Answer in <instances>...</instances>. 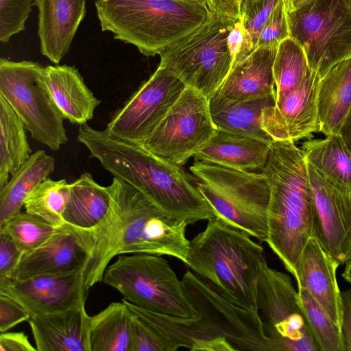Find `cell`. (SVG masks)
<instances>
[{
  "label": "cell",
  "instance_id": "10",
  "mask_svg": "<svg viewBox=\"0 0 351 351\" xmlns=\"http://www.w3.org/2000/svg\"><path fill=\"white\" fill-rule=\"evenodd\" d=\"M43 68L34 61L1 58L0 95L24 122L33 139L58 151L69 140L65 118L44 82Z\"/></svg>",
  "mask_w": 351,
  "mask_h": 351
},
{
  "label": "cell",
  "instance_id": "2",
  "mask_svg": "<svg viewBox=\"0 0 351 351\" xmlns=\"http://www.w3.org/2000/svg\"><path fill=\"white\" fill-rule=\"evenodd\" d=\"M181 280L185 295L197 313L195 318L170 317L128 301L125 303L175 350L274 351L258 311L240 307L219 295L189 269Z\"/></svg>",
  "mask_w": 351,
  "mask_h": 351
},
{
  "label": "cell",
  "instance_id": "18",
  "mask_svg": "<svg viewBox=\"0 0 351 351\" xmlns=\"http://www.w3.org/2000/svg\"><path fill=\"white\" fill-rule=\"evenodd\" d=\"M320 80L310 69L296 90L263 110L261 126L272 141L311 139L313 133L320 132L317 102Z\"/></svg>",
  "mask_w": 351,
  "mask_h": 351
},
{
  "label": "cell",
  "instance_id": "41",
  "mask_svg": "<svg viewBox=\"0 0 351 351\" xmlns=\"http://www.w3.org/2000/svg\"><path fill=\"white\" fill-rule=\"evenodd\" d=\"M22 255L10 237L0 231V280L8 278Z\"/></svg>",
  "mask_w": 351,
  "mask_h": 351
},
{
  "label": "cell",
  "instance_id": "46",
  "mask_svg": "<svg viewBox=\"0 0 351 351\" xmlns=\"http://www.w3.org/2000/svg\"><path fill=\"white\" fill-rule=\"evenodd\" d=\"M315 0H283L286 13L298 10L315 1Z\"/></svg>",
  "mask_w": 351,
  "mask_h": 351
},
{
  "label": "cell",
  "instance_id": "23",
  "mask_svg": "<svg viewBox=\"0 0 351 351\" xmlns=\"http://www.w3.org/2000/svg\"><path fill=\"white\" fill-rule=\"evenodd\" d=\"M43 78L64 118L80 125L94 116L101 101L88 88L78 69L66 64L44 66Z\"/></svg>",
  "mask_w": 351,
  "mask_h": 351
},
{
  "label": "cell",
  "instance_id": "30",
  "mask_svg": "<svg viewBox=\"0 0 351 351\" xmlns=\"http://www.w3.org/2000/svg\"><path fill=\"white\" fill-rule=\"evenodd\" d=\"M24 122L0 95V189L31 156Z\"/></svg>",
  "mask_w": 351,
  "mask_h": 351
},
{
  "label": "cell",
  "instance_id": "49",
  "mask_svg": "<svg viewBox=\"0 0 351 351\" xmlns=\"http://www.w3.org/2000/svg\"><path fill=\"white\" fill-rule=\"evenodd\" d=\"M184 1H195L201 3H208V0H184ZM208 5V4H207Z\"/></svg>",
  "mask_w": 351,
  "mask_h": 351
},
{
  "label": "cell",
  "instance_id": "31",
  "mask_svg": "<svg viewBox=\"0 0 351 351\" xmlns=\"http://www.w3.org/2000/svg\"><path fill=\"white\" fill-rule=\"evenodd\" d=\"M276 104V95L241 101L211 114L217 130L273 141L261 126L263 110Z\"/></svg>",
  "mask_w": 351,
  "mask_h": 351
},
{
  "label": "cell",
  "instance_id": "42",
  "mask_svg": "<svg viewBox=\"0 0 351 351\" xmlns=\"http://www.w3.org/2000/svg\"><path fill=\"white\" fill-rule=\"evenodd\" d=\"M23 332H4L0 335V351H36Z\"/></svg>",
  "mask_w": 351,
  "mask_h": 351
},
{
  "label": "cell",
  "instance_id": "36",
  "mask_svg": "<svg viewBox=\"0 0 351 351\" xmlns=\"http://www.w3.org/2000/svg\"><path fill=\"white\" fill-rule=\"evenodd\" d=\"M281 1L241 0L239 19L243 25L245 38L234 62L247 56L258 47L260 33L273 10Z\"/></svg>",
  "mask_w": 351,
  "mask_h": 351
},
{
  "label": "cell",
  "instance_id": "15",
  "mask_svg": "<svg viewBox=\"0 0 351 351\" xmlns=\"http://www.w3.org/2000/svg\"><path fill=\"white\" fill-rule=\"evenodd\" d=\"M93 229L69 223L57 227L36 249L23 254L8 278L23 280L33 276L82 270L95 243Z\"/></svg>",
  "mask_w": 351,
  "mask_h": 351
},
{
  "label": "cell",
  "instance_id": "22",
  "mask_svg": "<svg viewBox=\"0 0 351 351\" xmlns=\"http://www.w3.org/2000/svg\"><path fill=\"white\" fill-rule=\"evenodd\" d=\"M90 317L85 306L32 316L37 351H89Z\"/></svg>",
  "mask_w": 351,
  "mask_h": 351
},
{
  "label": "cell",
  "instance_id": "45",
  "mask_svg": "<svg viewBox=\"0 0 351 351\" xmlns=\"http://www.w3.org/2000/svg\"><path fill=\"white\" fill-rule=\"evenodd\" d=\"M245 32L239 17L236 19L228 35V44L233 58V62L239 53L244 42Z\"/></svg>",
  "mask_w": 351,
  "mask_h": 351
},
{
  "label": "cell",
  "instance_id": "4",
  "mask_svg": "<svg viewBox=\"0 0 351 351\" xmlns=\"http://www.w3.org/2000/svg\"><path fill=\"white\" fill-rule=\"evenodd\" d=\"M261 173L270 189L266 243L294 277L308 241L316 238L317 210L307 162L291 141H273Z\"/></svg>",
  "mask_w": 351,
  "mask_h": 351
},
{
  "label": "cell",
  "instance_id": "17",
  "mask_svg": "<svg viewBox=\"0 0 351 351\" xmlns=\"http://www.w3.org/2000/svg\"><path fill=\"white\" fill-rule=\"evenodd\" d=\"M307 169L317 210L316 239L343 265L351 258V193L335 187L308 163Z\"/></svg>",
  "mask_w": 351,
  "mask_h": 351
},
{
  "label": "cell",
  "instance_id": "39",
  "mask_svg": "<svg viewBox=\"0 0 351 351\" xmlns=\"http://www.w3.org/2000/svg\"><path fill=\"white\" fill-rule=\"evenodd\" d=\"M131 314L130 351H173L150 327Z\"/></svg>",
  "mask_w": 351,
  "mask_h": 351
},
{
  "label": "cell",
  "instance_id": "24",
  "mask_svg": "<svg viewBox=\"0 0 351 351\" xmlns=\"http://www.w3.org/2000/svg\"><path fill=\"white\" fill-rule=\"evenodd\" d=\"M272 142L217 130L193 157L197 161L261 172L267 163Z\"/></svg>",
  "mask_w": 351,
  "mask_h": 351
},
{
  "label": "cell",
  "instance_id": "13",
  "mask_svg": "<svg viewBox=\"0 0 351 351\" xmlns=\"http://www.w3.org/2000/svg\"><path fill=\"white\" fill-rule=\"evenodd\" d=\"M208 100L189 87L142 145L177 165H183L215 135Z\"/></svg>",
  "mask_w": 351,
  "mask_h": 351
},
{
  "label": "cell",
  "instance_id": "20",
  "mask_svg": "<svg viewBox=\"0 0 351 351\" xmlns=\"http://www.w3.org/2000/svg\"><path fill=\"white\" fill-rule=\"evenodd\" d=\"M340 265L324 248L319 241L311 238L300 256L297 276V287H303L341 327L342 300L337 270Z\"/></svg>",
  "mask_w": 351,
  "mask_h": 351
},
{
  "label": "cell",
  "instance_id": "26",
  "mask_svg": "<svg viewBox=\"0 0 351 351\" xmlns=\"http://www.w3.org/2000/svg\"><path fill=\"white\" fill-rule=\"evenodd\" d=\"M55 163L44 150H37L11 175L0 189V227L21 211L28 195L53 172Z\"/></svg>",
  "mask_w": 351,
  "mask_h": 351
},
{
  "label": "cell",
  "instance_id": "14",
  "mask_svg": "<svg viewBox=\"0 0 351 351\" xmlns=\"http://www.w3.org/2000/svg\"><path fill=\"white\" fill-rule=\"evenodd\" d=\"M186 87L178 76L158 65L151 77L114 114L105 130L114 137L142 144Z\"/></svg>",
  "mask_w": 351,
  "mask_h": 351
},
{
  "label": "cell",
  "instance_id": "38",
  "mask_svg": "<svg viewBox=\"0 0 351 351\" xmlns=\"http://www.w3.org/2000/svg\"><path fill=\"white\" fill-rule=\"evenodd\" d=\"M289 37V30L282 0L273 10L264 25L257 46L278 48Z\"/></svg>",
  "mask_w": 351,
  "mask_h": 351
},
{
  "label": "cell",
  "instance_id": "19",
  "mask_svg": "<svg viewBox=\"0 0 351 351\" xmlns=\"http://www.w3.org/2000/svg\"><path fill=\"white\" fill-rule=\"evenodd\" d=\"M278 48L258 47L236 61L219 88L208 99L210 113L247 100L276 95L273 66Z\"/></svg>",
  "mask_w": 351,
  "mask_h": 351
},
{
  "label": "cell",
  "instance_id": "35",
  "mask_svg": "<svg viewBox=\"0 0 351 351\" xmlns=\"http://www.w3.org/2000/svg\"><path fill=\"white\" fill-rule=\"evenodd\" d=\"M56 228L37 215L21 211L1 226L0 231L10 236L23 254L44 243Z\"/></svg>",
  "mask_w": 351,
  "mask_h": 351
},
{
  "label": "cell",
  "instance_id": "21",
  "mask_svg": "<svg viewBox=\"0 0 351 351\" xmlns=\"http://www.w3.org/2000/svg\"><path fill=\"white\" fill-rule=\"evenodd\" d=\"M86 0H34L38 10L41 53L58 64L68 53L86 15Z\"/></svg>",
  "mask_w": 351,
  "mask_h": 351
},
{
  "label": "cell",
  "instance_id": "7",
  "mask_svg": "<svg viewBox=\"0 0 351 351\" xmlns=\"http://www.w3.org/2000/svg\"><path fill=\"white\" fill-rule=\"evenodd\" d=\"M190 171L197 178L195 184L216 217L266 242L270 189L261 172L197 160Z\"/></svg>",
  "mask_w": 351,
  "mask_h": 351
},
{
  "label": "cell",
  "instance_id": "29",
  "mask_svg": "<svg viewBox=\"0 0 351 351\" xmlns=\"http://www.w3.org/2000/svg\"><path fill=\"white\" fill-rule=\"evenodd\" d=\"M132 314L126 304L114 302L90 317L89 351H130Z\"/></svg>",
  "mask_w": 351,
  "mask_h": 351
},
{
  "label": "cell",
  "instance_id": "33",
  "mask_svg": "<svg viewBox=\"0 0 351 351\" xmlns=\"http://www.w3.org/2000/svg\"><path fill=\"white\" fill-rule=\"evenodd\" d=\"M69 195V183L65 179L47 178L28 195L24 204L25 211L37 215L58 227L64 223L63 213Z\"/></svg>",
  "mask_w": 351,
  "mask_h": 351
},
{
  "label": "cell",
  "instance_id": "5",
  "mask_svg": "<svg viewBox=\"0 0 351 351\" xmlns=\"http://www.w3.org/2000/svg\"><path fill=\"white\" fill-rule=\"evenodd\" d=\"M252 239L218 217L210 219L189 241L184 265L219 295L258 311V282L266 258L262 245Z\"/></svg>",
  "mask_w": 351,
  "mask_h": 351
},
{
  "label": "cell",
  "instance_id": "47",
  "mask_svg": "<svg viewBox=\"0 0 351 351\" xmlns=\"http://www.w3.org/2000/svg\"><path fill=\"white\" fill-rule=\"evenodd\" d=\"M341 135L351 152V110L343 127Z\"/></svg>",
  "mask_w": 351,
  "mask_h": 351
},
{
  "label": "cell",
  "instance_id": "9",
  "mask_svg": "<svg viewBox=\"0 0 351 351\" xmlns=\"http://www.w3.org/2000/svg\"><path fill=\"white\" fill-rule=\"evenodd\" d=\"M235 20L211 12L203 24L160 52L159 65L208 100L232 66L228 35Z\"/></svg>",
  "mask_w": 351,
  "mask_h": 351
},
{
  "label": "cell",
  "instance_id": "8",
  "mask_svg": "<svg viewBox=\"0 0 351 351\" xmlns=\"http://www.w3.org/2000/svg\"><path fill=\"white\" fill-rule=\"evenodd\" d=\"M102 282L119 291L123 299L146 310L182 319L197 316L182 280L162 256L119 255L107 267Z\"/></svg>",
  "mask_w": 351,
  "mask_h": 351
},
{
  "label": "cell",
  "instance_id": "28",
  "mask_svg": "<svg viewBox=\"0 0 351 351\" xmlns=\"http://www.w3.org/2000/svg\"><path fill=\"white\" fill-rule=\"evenodd\" d=\"M110 195L107 186L99 184L88 172L69 183V195L63 213L64 223L93 229L108 212Z\"/></svg>",
  "mask_w": 351,
  "mask_h": 351
},
{
  "label": "cell",
  "instance_id": "11",
  "mask_svg": "<svg viewBox=\"0 0 351 351\" xmlns=\"http://www.w3.org/2000/svg\"><path fill=\"white\" fill-rule=\"evenodd\" d=\"M286 15L289 37L302 48L309 68L320 79L351 58L349 0H315Z\"/></svg>",
  "mask_w": 351,
  "mask_h": 351
},
{
  "label": "cell",
  "instance_id": "34",
  "mask_svg": "<svg viewBox=\"0 0 351 351\" xmlns=\"http://www.w3.org/2000/svg\"><path fill=\"white\" fill-rule=\"evenodd\" d=\"M298 291L319 351H346L340 326L330 319L306 288L299 287Z\"/></svg>",
  "mask_w": 351,
  "mask_h": 351
},
{
  "label": "cell",
  "instance_id": "43",
  "mask_svg": "<svg viewBox=\"0 0 351 351\" xmlns=\"http://www.w3.org/2000/svg\"><path fill=\"white\" fill-rule=\"evenodd\" d=\"M342 300V317L341 331L346 351H351V291H341Z\"/></svg>",
  "mask_w": 351,
  "mask_h": 351
},
{
  "label": "cell",
  "instance_id": "6",
  "mask_svg": "<svg viewBox=\"0 0 351 351\" xmlns=\"http://www.w3.org/2000/svg\"><path fill=\"white\" fill-rule=\"evenodd\" d=\"M102 31L137 47L146 56L160 54L207 21V4L184 0H95Z\"/></svg>",
  "mask_w": 351,
  "mask_h": 351
},
{
  "label": "cell",
  "instance_id": "37",
  "mask_svg": "<svg viewBox=\"0 0 351 351\" xmlns=\"http://www.w3.org/2000/svg\"><path fill=\"white\" fill-rule=\"evenodd\" d=\"M33 0H0V41L9 42L11 37L25 29Z\"/></svg>",
  "mask_w": 351,
  "mask_h": 351
},
{
  "label": "cell",
  "instance_id": "16",
  "mask_svg": "<svg viewBox=\"0 0 351 351\" xmlns=\"http://www.w3.org/2000/svg\"><path fill=\"white\" fill-rule=\"evenodd\" d=\"M87 292L82 270L0 280V293L19 303L30 317L85 306Z\"/></svg>",
  "mask_w": 351,
  "mask_h": 351
},
{
  "label": "cell",
  "instance_id": "48",
  "mask_svg": "<svg viewBox=\"0 0 351 351\" xmlns=\"http://www.w3.org/2000/svg\"><path fill=\"white\" fill-rule=\"evenodd\" d=\"M342 277L345 280L351 284V258L346 263V266L342 273Z\"/></svg>",
  "mask_w": 351,
  "mask_h": 351
},
{
  "label": "cell",
  "instance_id": "40",
  "mask_svg": "<svg viewBox=\"0 0 351 351\" xmlns=\"http://www.w3.org/2000/svg\"><path fill=\"white\" fill-rule=\"evenodd\" d=\"M29 314L9 296L0 293V331H8L19 324L29 321Z\"/></svg>",
  "mask_w": 351,
  "mask_h": 351
},
{
  "label": "cell",
  "instance_id": "3",
  "mask_svg": "<svg viewBox=\"0 0 351 351\" xmlns=\"http://www.w3.org/2000/svg\"><path fill=\"white\" fill-rule=\"evenodd\" d=\"M77 140L114 177L139 190L171 217L188 225L216 217L179 165L154 154L142 144L114 137L88 123L80 125Z\"/></svg>",
  "mask_w": 351,
  "mask_h": 351
},
{
  "label": "cell",
  "instance_id": "32",
  "mask_svg": "<svg viewBox=\"0 0 351 351\" xmlns=\"http://www.w3.org/2000/svg\"><path fill=\"white\" fill-rule=\"evenodd\" d=\"M309 69L302 48L291 37L283 40L278 47L273 66L276 102L296 90Z\"/></svg>",
  "mask_w": 351,
  "mask_h": 351
},
{
  "label": "cell",
  "instance_id": "44",
  "mask_svg": "<svg viewBox=\"0 0 351 351\" xmlns=\"http://www.w3.org/2000/svg\"><path fill=\"white\" fill-rule=\"evenodd\" d=\"M241 0H208L210 11L222 18L235 20L239 17Z\"/></svg>",
  "mask_w": 351,
  "mask_h": 351
},
{
  "label": "cell",
  "instance_id": "12",
  "mask_svg": "<svg viewBox=\"0 0 351 351\" xmlns=\"http://www.w3.org/2000/svg\"><path fill=\"white\" fill-rule=\"evenodd\" d=\"M257 306L274 351H319L290 276L263 263Z\"/></svg>",
  "mask_w": 351,
  "mask_h": 351
},
{
  "label": "cell",
  "instance_id": "27",
  "mask_svg": "<svg viewBox=\"0 0 351 351\" xmlns=\"http://www.w3.org/2000/svg\"><path fill=\"white\" fill-rule=\"evenodd\" d=\"M304 158L335 187L351 193V152L341 135L308 139L302 143Z\"/></svg>",
  "mask_w": 351,
  "mask_h": 351
},
{
  "label": "cell",
  "instance_id": "25",
  "mask_svg": "<svg viewBox=\"0 0 351 351\" xmlns=\"http://www.w3.org/2000/svg\"><path fill=\"white\" fill-rule=\"evenodd\" d=\"M317 102L320 132L341 135L351 110V58L334 66L320 80Z\"/></svg>",
  "mask_w": 351,
  "mask_h": 351
},
{
  "label": "cell",
  "instance_id": "1",
  "mask_svg": "<svg viewBox=\"0 0 351 351\" xmlns=\"http://www.w3.org/2000/svg\"><path fill=\"white\" fill-rule=\"evenodd\" d=\"M110 202L101 221L93 228L95 243L82 269L87 291L101 282L117 256L138 253L169 256L186 263L188 224L166 214L142 192L114 177L107 186Z\"/></svg>",
  "mask_w": 351,
  "mask_h": 351
},
{
  "label": "cell",
  "instance_id": "50",
  "mask_svg": "<svg viewBox=\"0 0 351 351\" xmlns=\"http://www.w3.org/2000/svg\"><path fill=\"white\" fill-rule=\"evenodd\" d=\"M349 1H350V3H351V0H349Z\"/></svg>",
  "mask_w": 351,
  "mask_h": 351
}]
</instances>
